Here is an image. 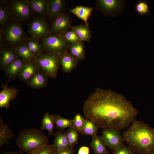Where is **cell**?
Returning a JSON list of instances; mask_svg holds the SVG:
<instances>
[{
    "mask_svg": "<svg viewBox=\"0 0 154 154\" xmlns=\"http://www.w3.org/2000/svg\"><path fill=\"white\" fill-rule=\"evenodd\" d=\"M73 148L68 147L61 150H56L54 154H74Z\"/></svg>",
    "mask_w": 154,
    "mask_h": 154,
    "instance_id": "38",
    "label": "cell"
},
{
    "mask_svg": "<svg viewBox=\"0 0 154 154\" xmlns=\"http://www.w3.org/2000/svg\"><path fill=\"white\" fill-rule=\"evenodd\" d=\"M54 136V138L53 144L56 150L71 147L68 143L66 132L62 131H58L55 133Z\"/></svg>",
    "mask_w": 154,
    "mask_h": 154,
    "instance_id": "24",
    "label": "cell"
},
{
    "mask_svg": "<svg viewBox=\"0 0 154 154\" xmlns=\"http://www.w3.org/2000/svg\"><path fill=\"white\" fill-rule=\"evenodd\" d=\"M12 12L17 18L21 20L28 19L33 11L27 0H15L11 4Z\"/></svg>",
    "mask_w": 154,
    "mask_h": 154,
    "instance_id": "8",
    "label": "cell"
},
{
    "mask_svg": "<svg viewBox=\"0 0 154 154\" xmlns=\"http://www.w3.org/2000/svg\"><path fill=\"white\" fill-rule=\"evenodd\" d=\"M133 151L125 144L113 150L112 154H135Z\"/></svg>",
    "mask_w": 154,
    "mask_h": 154,
    "instance_id": "36",
    "label": "cell"
},
{
    "mask_svg": "<svg viewBox=\"0 0 154 154\" xmlns=\"http://www.w3.org/2000/svg\"><path fill=\"white\" fill-rule=\"evenodd\" d=\"M18 92V89L14 88L3 87L0 92V108L8 110L10 101L16 98Z\"/></svg>",
    "mask_w": 154,
    "mask_h": 154,
    "instance_id": "13",
    "label": "cell"
},
{
    "mask_svg": "<svg viewBox=\"0 0 154 154\" xmlns=\"http://www.w3.org/2000/svg\"><path fill=\"white\" fill-rule=\"evenodd\" d=\"M26 44L30 51L36 56L40 54L42 51V46L36 40L29 39L27 40Z\"/></svg>",
    "mask_w": 154,
    "mask_h": 154,
    "instance_id": "31",
    "label": "cell"
},
{
    "mask_svg": "<svg viewBox=\"0 0 154 154\" xmlns=\"http://www.w3.org/2000/svg\"><path fill=\"white\" fill-rule=\"evenodd\" d=\"M124 142L136 154L154 152V128L135 119L122 134Z\"/></svg>",
    "mask_w": 154,
    "mask_h": 154,
    "instance_id": "2",
    "label": "cell"
},
{
    "mask_svg": "<svg viewBox=\"0 0 154 154\" xmlns=\"http://www.w3.org/2000/svg\"><path fill=\"white\" fill-rule=\"evenodd\" d=\"M62 54L48 53L37 56L35 62L47 77L56 78L60 65Z\"/></svg>",
    "mask_w": 154,
    "mask_h": 154,
    "instance_id": "4",
    "label": "cell"
},
{
    "mask_svg": "<svg viewBox=\"0 0 154 154\" xmlns=\"http://www.w3.org/2000/svg\"><path fill=\"white\" fill-rule=\"evenodd\" d=\"M94 9L93 7L78 5L69 10L83 21L86 25L89 26L88 20Z\"/></svg>",
    "mask_w": 154,
    "mask_h": 154,
    "instance_id": "17",
    "label": "cell"
},
{
    "mask_svg": "<svg viewBox=\"0 0 154 154\" xmlns=\"http://www.w3.org/2000/svg\"><path fill=\"white\" fill-rule=\"evenodd\" d=\"M18 57V56L14 49L8 48L4 49L1 54V68L4 69Z\"/></svg>",
    "mask_w": 154,
    "mask_h": 154,
    "instance_id": "19",
    "label": "cell"
},
{
    "mask_svg": "<svg viewBox=\"0 0 154 154\" xmlns=\"http://www.w3.org/2000/svg\"><path fill=\"white\" fill-rule=\"evenodd\" d=\"M71 29L75 32L81 41L88 42L90 40L92 35L89 26L81 24L71 26Z\"/></svg>",
    "mask_w": 154,
    "mask_h": 154,
    "instance_id": "25",
    "label": "cell"
},
{
    "mask_svg": "<svg viewBox=\"0 0 154 154\" xmlns=\"http://www.w3.org/2000/svg\"><path fill=\"white\" fill-rule=\"evenodd\" d=\"M79 61L68 51L61 54L60 65L62 70L65 73L70 72L76 67Z\"/></svg>",
    "mask_w": 154,
    "mask_h": 154,
    "instance_id": "14",
    "label": "cell"
},
{
    "mask_svg": "<svg viewBox=\"0 0 154 154\" xmlns=\"http://www.w3.org/2000/svg\"><path fill=\"white\" fill-rule=\"evenodd\" d=\"M14 50L18 56L25 62L31 61L36 57L30 51L26 44L18 45Z\"/></svg>",
    "mask_w": 154,
    "mask_h": 154,
    "instance_id": "27",
    "label": "cell"
},
{
    "mask_svg": "<svg viewBox=\"0 0 154 154\" xmlns=\"http://www.w3.org/2000/svg\"><path fill=\"white\" fill-rule=\"evenodd\" d=\"M27 1L35 12L40 15H47L48 0H29Z\"/></svg>",
    "mask_w": 154,
    "mask_h": 154,
    "instance_id": "26",
    "label": "cell"
},
{
    "mask_svg": "<svg viewBox=\"0 0 154 154\" xmlns=\"http://www.w3.org/2000/svg\"><path fill=\"white\" fill-rule=\"evenodd\" d=\"M84 115L98 127L119 130L130 125L138 114L131 102L120 94L97 88L84 101Z\"/></svg>",
    "mask_w": 154,
    "mask_h": 154,
    "instance_id": "1",
    "label": "cell"
},
{
    "mask_svg": "<svg viewBox=\"0 0 154 154\" xmlns=\"http://www.w3.org/2000/svg\"><path fill=\"white\" fill-rule=\"evenodd\" d=\"M85 119L80 113H76L73 119L74 127L80 133L84 127Z\"/></svg>",
    "mask_w": 154,
    "mask_h": 154,
    "instance_id": "33",
    "label": "cell"
},
{
    "mask_svg": "<svg viewBox=\"0 0 154 154\" xmlns=\"http://www.w3.org/2000/svg\"><path fill=\"white\" fill-rule=\"evenodd\" d=\"M5 35L7 42L13 45L22 42L24 38L23 30L17 23H13L9 25L6 29Z\"/></svg>",
    "mask_w": 154,
    "mask_h": 154,
    "instance_id": "11",
    "label": "cell"
},
{
    "mask_svg": "<svg viewBox=\"0 0 154 154\" xmlns=\"http://www.w3.org/2000/svg\"><path fill=\"white\" fill-rule=\"evenodd\" d=\"M98 127L93 122L86 119L85 124L81 133L82 135H97Z\"/></svg>",
    "mask_w": 154,
    "mask_h": 154,
    "instance_id": "29",
    "label": "cell"
},
{
    "mask_svg": "<svg viewBox=\"0 0 154 154\" xmlns=\"http://www.w3.org/2000/svg\"><path fill=\"white\" fill-rule=\"evenodd\" d=\"M71 22L70 17L64 13L53 20L52 31L55 35H62L71 29Z\"/></svg>",
    "mask_w": 154,
    "mask_h": 154,
    "instance_id": "10",
    "label": "cell"
},
{
    "mask_svg": "<svg viewBox=\"0 0 154 154\" xmlns=\"http://www.w3.org/2000/svg\"><path fill=\"white\" fill-rule=\"evenodd\" d=\"M23 152L19 153V152H13L10 151H4L2 154H23Z\"/></svg>",
    "mask_w": 154,
    "mask_h": 154,
    "instance_id": "40",
    "label": "cell"
},
{
    "mask_svg": "<svg viewBox=\"0 0 154 154\" xmlns=\"http://www.w3.org/2000/svg\"><path fill=\"white\" fill-rule=\"evenodd\" d=\"M14 134L8 125L0 117V147L8 143L9 140L13 137Z\"/></svg>",
    "mask_w": 154,
    "mask_h": 154,
    "instance_id": "21",
    "label": "cell"
},
{
    "mask_svg": "<svg viewBox=\"0 0 154 154\" xmlns=\"http://www.w3.org/2000/svg\"><path fill=\"white\" fill-rule=\"evenodd\" d=\"M135 11L140 16L149 15L150 9L146 1L139 0L134 6Z\"/></svg>",
    "mask_w": 154,
    "mask_h": 154,
    "instance_id": "32",
    "label": "cell"
},
{
    "mask_svg": "<svg viewBox=\"0 0 154 154\" xmlns=\"http://www.w3.org/2000/svg\"><path fill=\"white\" fill-rule=\"evenodd\" d=\"M64 0H48L47 15L50 20H54L56 17L64 13L66 3Z\"/></svg>",
    "mask_w": 154,
    "mask_h": 154,
    "instance_id": "12",
    "label": "cell"
},
{
    "mask_svg": "<svg viewBox=\"0 0 154 154\" xmlns=\"http://www.w3.org/2000/svg\"><path fill=\"white\" fill-rule=\"evenodd\" d=\"M9 14L7 8L1 7L0 8V23L1 25L5 24L7 21Z\"/></svg>",
    "mask_w": 154,
    "mask_h": 154,
    "instance_id": "37",
    "label": "cell"
},
{
    "mask_svg": "<svg viewBox=\"0 0 154 154\" xmlns=\"http://www.w3.org/2000/svg\"><path fill=\"white\" fill-rule=\"evenodd\" d=\"M55 128L54 115H51L47 112L45 113L41 120L40 129L47 131L48 135L54 136V131Z\"/></svg>",
    "mask_w": 154,
    "mask_h": 154,
    "instance_id": "20",
    "label": "cell"
},
{
    "mask_svg": "<svg viewBox=\"0 0 154 154\" xmlns=\"http://www.w3.org/2000/svg\"><path fill=\"white\" fill-rule=\"evenodd\" d=\"M125 1L122 0H97L96 7L105 16L114 17L123 11Z\"/></svg>",
    "mask_w": 154,
    "mask_h": 154,
    "instance_id": "6",
    "label": "cell"
},
{
    "mask_svg": "<svg viewBox=\"0 0 154 154\" xmlns=\"http://www.w3.org/2000/svg\"><path fill=\"white\" fill-rule=\"evenodd\" d=\"M26 62L20 57L6 67L4 69L6 74L11 79H15L18 76L21 70Z\"/></svg>",
    "mask_w": 154,
    "mask_h": 154,
    "instance_id": "16",
    "label": "cell"
},
{
    "mask_svg": "<svg viewBox=\"0 0 154 154\" xmlns=\"http://www.w3.org/2000/svg\"><path fill=\"white\" fill-rule=\"evenodd\" d=\"M49 139L41 129H27L20 132L17 139V146L22 152L32 154L48 144Z\"/></svg>",
    "mask_w": 154,
    "mask_h": 154,
    "instance_id": "3",
    "label": "cell"
},
{
    "mask_svg": "<svg viewBox=\"0 0 154 154\" xmlns=\"http://www.w3.org/2000/svg\"><path fill=\"white\" fill-rule=\"evenodd\" d=\"M66 133L70 146L73 148L78 143L79 133L74 127H71L66 132Z\"/></svg>",
    "mask_w": 154,
    "mask_h": 154,
    "instance_id": "30",
    "label": "cell"
},
{
    "mask_svg": "<svg viewBox=\"0 0 154 154\" xmlns=\"http://www.w3.org/2000/svg\"><path fill=\"white\" fill-rule=\"evenodd\" d=\"M120 131L114 128L105 129L102 131L101 136L106 146L110 149L114 150L125 144Z\"/></svg>",
    "mask_w": 154,
    "mask_h": 154,
    "instance_id": "7",
    "label": "cell"
},
{
    "mask_svg": "<svg viewBox=\"0 0 154 154\" xmlns=\"http://www.w3.org/2000/svg\"><path fill=\"white\" fill-rule=\"evenodd\" d=\"M42 44L44 49L48 52L61 54L68 51L71 44L63 37L56 35L44 37Z\"/></svg>",
    "mask_w": 154,
    "mask_h": 154,
    "instance_id": "5",
    "label": "cell"
},
{
    "mask_svg": "<svg viewBox=\"0 0 154 154\" xmlns=\"http://www.w3.org/2000/svg\"><path fill=\"white\" fill-rule=\"evenodd\" d=\"M54 116L56 127L59 130L63 131L66 128L74 127L73 119L64 118L59 114H54Z\"/></svg>",
    "mask_w": 154,
    "mask_h": 154,
    "instance_id": "28",
    "label": "cell"
},
{
    "mask_svg": "<svg viewBox=\"0 0 154 154\" xmlns=\"http://www.w3.org/2000/svg\"><path fill=\"white\" fill-rule=\"evenodd\" d=\"M152 154H154V152H153V153Z\"/></svg>",
    "mask_w": 154,
    "mask_h": 154,
    "instance_id": "41",
    "label": "cell"
},
{
    "mask_svg": "<svg viewBox=\"0 0 154 154\" xmlns=\"http://www.w3.org/2000/svg\"><path fill=\"white\" fill-rule=\"evenodd\" d=\"M56 149L53 144L48 143L36 151L32 154H54Z\"/></svg>",
    "mask_w": 154,
    "mask_h": 154,
    "instance_id": "35",
    "label": "cell"
},
{
    "mask_svg": "<svg viewBox=\"0 0 154 154\" xmlns=\"http://www.w3.org/2000/svg\"><path fill=\"white\" fill-rule=\"evenodd\" d=\"M68 51L76 58L78 60H84L85 58L84 45L83 41L71 44Z\"/></svg>",
    "mask_w": 154,
    "mask_h": 154,
    "instance_id": "23",
    "label": "cell"
},
{
    "mask_svg": "<svg viewBox=\"0 0 154 154\" xmlns=\"http://www.w3.org/2000/svg\"><path fill=\"white\" fill-rule=\"evenodd\" d=\"M29 31L33 37L37 38H44L50 35L47 23L42 18L33 20L29 24Z\"/></svg>",
    "mask_w": 154,
    "mask_h": 154,
    "instance_id": "9",
    "label": "cell"
},
{
    "mask_svg": "<svg viewBox=\"0 0 154 154\" xmlns=\"http://www.w3.org/2000/svg\"><path fill=\"white\" fill-rule=\"evenodd\" d=\"M58 35L63 37L71 44L81 41L75 32L71 29L62 35Z\"/></svg>",
    "mask_w": 154,
    "mask_h": 154,
    "instance_id": "34",
    "label": "cell"
},
{
    "mask_svg": "<svg viewBox=\"0 0 154 154\" xmlns=\"http://www.w3.org/2000/svg\"><path fill=\"white\" fill-rule=\"evenodd\" d=\"M78 154H89V148L86 146H83L79 149Z\"/></svg>",
    "mask_w": 154,
    "mask_h": 154,
    "instance_id": "39",
    "label": "cell"
},
{
    "mask_svg": "<svg viewBox=\"0 0 154 154\" xmlns=\"http://www.w3.org/2000/svg\"><path fill=\"white\" fill-rule=\"evenodd\" d=\"M39 68L35 62H26L22 67L18 75L19 78L27 82L39 70Z\"/></svg>",
    "mask_w": 154,
    "mask_h": 154,
    "instance_id": "15",
    "label": "cell"
},
{
    "mask_svg": "<svg viewBox=\"0 0 154 154\" xmlns=\"http://www.w3.org/2000/svg\"><path fill=\"white\" fill-rule=\"evenodd\" d=\"M47 77L42 71H39L26 82L29 86L33 88H40L46 86Z\"/></svg>",
    "mask_w": 154,
    "mask_h": 154,
    "instance_id": "18",
    "label": "cell"
},
{
    "mask_svg": "<svg viewBox=\"0 0 154 154\" xmlns=\"http://www.w3.org/2000/svg\"><path fill=\"white\" fill-rule=\"evenodd\" d=\"M90 146L94 154H109L106 145L101 136H92Z\"/></svg>",
    "mask_w": 154,
    "mask_h": 154,
    "instance_id": "22",
    "label": "cell"
}]
</instances>
